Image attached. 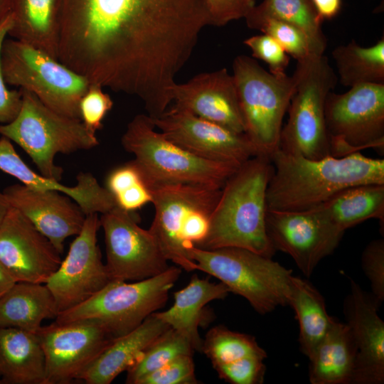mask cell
Here are the masks:
<instances>
[{"label":"cell","instance_id":"cell-32","mask_svg":"<svg viewBox=\"0 0 384 384\" xmlns=\"http://www.w3.org/2000/svg\"><path fill=\"white\" fill-rule=\"evenodd\" d=\"M272 17L299 29L306 37L311 54L324 55L327 41L311 0H263L245 18Z\"/></svg>","mask_w":384,"mask_h":384},{"label":"cell","instance_id":"cell-9","mask_svg":"<svg viewBox=\"0 0 384 384\" xmlns=\"http://www.w3.org/2000/svg\"><path fill=\"white\" fill-rule=\"evenodd\" d=\"M245 134L259 155L270 157L279 149L283 119L292 97L294 75H275L256 59L238 55L233 63Z\"/></svg>","mask_w":384,"mask_h":384},{"label":"cell","instance_id":"cell-14","mask_svg":"<svg viewBox=\"0 0 384 384\" xmlns=\"http://www.w3.org/2000/svg\"><path fill=\"white\" fill-rule=\"evenodd\" d=\"M100 228L97 213L86 215L65 258L46 283L58 314L84 302L112 281L97 245Z\"/></svg>","mask_w":384,"mask_h":384},{"label":"cell","instance_id":"cell-21","mask_svg":"<svg viewBox=\"0 0 384 384\" xmlns=\"http://www.w3.org/2000/svg\"><path fill=\"white\" fill-rule=\"evenodd\" d=\"M10 206L18 210L61 254L63 242L78 235L86 215L69 196L56 191L13 184L3 191Z\"/></svg>","mask_w":384,"mask_h":384},{"label":"cell","instance_id":"cell-24","mask_svg":"<svg viewBox=\"0 0 384 384\" xmlns=\"http://www.w3.org/2000/svg\"><path fill=\"white\" fill-rule=\"evenodd\" d=\"M62 0H13L7 36L58 60Z\"/></svg>","mask_w":384,"mask_h":384},{"label":"cell","instance_id":"cell-27","mask_svg":"<svg viewBox=\"0 0 384 384\" xmlns=\"http://www.w3.org/2000/svg\"><path fill=\"white\" fill-rule=\"evenodd\" d=\"M357 347L347 323L334 319L309 359L311 384H351Z\"/></svg>","mask_w":384,"mask_h":384},{"label":"cell","instance_id":"cell-42","mask_svg":"<svg viewBox=\"0 0 384 384\" xmlns=\"http://www.w3.org/2000/svg\"><path fill=\"white\" fill-rule=\"evenodd\" d=\"M209 25L223 26L245 18L255 6V0H203Z\"/></svg>","mask_w":384,"mask_h":384},{"label":"cell","instance_id":"cell-16","mask_svg":"<svg viewBox=\"0 0 384 384\" xmlns=\"http://www.w3.org/2000/svg\"><path fill=\"white\" fill-rule=\"evenodd\" d=\"M151 119L156 129L169 139L209 161L240 166L259 155L245 133L236 132L174 106Z\"/></svg>","mask_w":384,"mask_h":384},{"label":"cell","instance_id":"cell-4","mask_svg":"<svg viewBox=\"0 0 384 384\" xmlns=\"http://www.w3.org/2000/svg\"><path fill=\"white\" fill-rule=\"evenodd\" d=\"M121 142L151 188L187 183L223 188L239 167L199 157L156 130L148 114L136 115L127 124Z\"/></svg>","mask_w":384,"mask_h":384},{"label":"cell","instance_id":"cell-31","mask_svg":"<svg viewBox=\"0 0 384 384\" xmlns=\"http://www.w3.org/2000/svg\"><path fill=\"white\" fill-rule=\"evenodd\" d=\"M338 81L346 87L362 84H384V38L369 47L354 40L332 51Z\"/></svg>","mask_w":384,"mask_h":384},{"label":"cell","instance_id":"cell-12","mask_svg":"<svg viewBox=\"0 0 384 384\" xmlns=\"http://www.w3.org/2000/svg\"><path fill=\"white\" fill-rule=\"evenodd\" d=\"M101 215L105 265L112 280H143L169 267L156 239L139 225L134 213L116 206Z\"/></svg>","mask_w":384,"mask_h":384},{"label":"cell","instance_id":"cell-38","mask_svg":"<svg viewBox=\"0 0 384 384\" xmlns=\"http://www.w3.org/2000/svg\"><path fill=\"white\" fill-rule=\"evenodd\" d=\"M243 43L252 51V58L264 61L270 72L275 75L286 74L289 55L271 36L262 33L245 39Z\"/></svg>","mask_w":384,"mask_h":384},{"label":"cell","instance_id":"cell-46","mask_svg":"<svg viewBox=\"0 0 384 384\" xmlns=\"http://www.w3.org/2000/svg\"><path fill=\"white\" fill-rule=\"evenodd\" d=\"M12 1L13 0H0V23L11 14Z\"/></svg>","mask_w":384,"mask_h":384},{"label":"cell","instance_id":"cell-37","mask_svg":"<svg viewBox=\"0 0 384 384\" xmlns=\"http://www.w3.org/2000/svg\"><path fill=\"white\" fill-rule=\"evenodd\" d=\"M112 107L113 101L102 87L90 83L80 101V119L90 131L96 133L102 127V121Z\"/></svg>","mask_w":384,"mask_h":384},{"label":"cell","instance_id":"cell-39","mask_svg":"<svg viewBox=\"0 0 384 384\" xmlns=\"http://www.w3.org/2000/svg\"><path fill=\"white\" fill-rule=\"evenodd\" d=\"M361 266L370 282L371 296L380 306L384 301V239L372 240L363 250Z\"/></svg>","mask_w":384,"mask_h":384},{"label":"cell","instance_id":"cell-45","mask_svg":"<svg viewBox=\"0 0 384 384\" xmlns=\"http://www.w3.org/2000/svg\"><path fill=\"white\" fill-rule=\"evenodd\" d=\"M15 283V280L0 262V297L6 293Z\"/></svg>","mask_w":384,"mask_h":384},{"label":"cell","instance_id":"cell-25","mask_svg":"<svg viewBox=\"0 0 384 384\" xmlns=\"http://www.w3.org/2000/svg\"><path fill=\"white\" fill-rule=\"evenodd\" d=\"M229 293L228 288L222 282H211L193 275L186 287L174 293V302L169 309L154 314L186 337L194 350L201 351L203 340L198 328L203 321L204 309L209 302L223 299Z\"/></svg>","mask_w":384,"mask_h":384},{"label":"cell","instance_id":"cell-43","mask_svg":"<svg viewBox=\"0 0 384 384\" xmlns=\"http://www.w3.org/2000/svg\"><path fill=\"white\" fill-rule=\"evenodd\" d=\"M12 24L10 14L0 23V53L3 41ZM22 102L20 90H9L4 80L0 61V124H8L18 115Z\"/></svg>","mask_w":384,"mask_h":384},{"label":"cell","instance_id":"cell-20","mask_svg":"<svg viewBox=\"0 0 384 384\" xmlns=\"http://www.w3.org/2000/svg\"><path fill=\"white\" fill-rule=\"evenodd\" d=\"M343 302V314L357 347L351 384L384 383V322L379 305L354 280Z\"/></svg>","mask_w":384,"mask_h":384},{"label":"cell","instance_id":"cell-35","mask_svg":"<svg viewBox=\"0 0 384 384\" xmlns=\"http://www.w3.org/2000/svg\"><path fill=\"white\" fill-rule=\"evenodd\" d=\"M117 206L134 213L152 202L151 188L134 161L113 169L106 178V186Z\"/></svg>","mask_w":384,"mask_h":384},{"label":"cell","instance_id":"cell-15","mask_svg":"<svg viewBox=\"0 0 384 384\" xmlns=\"http://www.w3.org/2000/svg\"><path fill=\"white\" fill-rule=\"evenodd\" d=\"M266 233L272 247L289 255L306 277L338 245L344 233L315 209L287 211L267 209Z\"/></svg>","mask_w":384,"mask_h":384},{"label":"cell","instance_id":"cell-22","mask_svg":"<svg viewBox=\"0 0 384 384\" xmlns=\"http://www.w3.org/2000/svg\"><path fill=\"white\" fill-rule=\"evenodd\" d=\"M0 170L15 177L22 184L38 190L56 191L69 196L87 215L105 213L115 207L114 198L105 186H101L90 173L80 172L77 184L67 186L60 181L40 175L33 171L16 151L11 140L0 138Z\"/></svg>","mask_w":384,"mask_h":384},{"label":"cell","instance_id":"cell-26","mask_svg":"<svg viewBox=\"0 0 384 384\" xmlns=\"http://www.w3.org/2000/svg\"><path fill=\"white\" fill-rule=\"evenodd\" d=\"M46 365L36 334L0 328V381L2 384H45Z\"/></svg>","mask_w":384,"mask_h":384},{"label":"cell","instance_id":"cell-47","mask_svg":"<svg viewBox=\"0 0 384 384\" xmlns=\"http://www.w3.org/2000/svg\"><path fill=\"white\" fill-rule=\"evenodd\" d=\"M11 206L3 192H0V223L4 219Z\"/></svg>","mask_w":384,"mask_h":384},{"label":"cell","instance_id":"cell-19","mask_svg":"<svg viewBox=\"0 0 384 384\" xmlns=\"http://www.w3.org/2000/svg\"><path fill=\"white\" fill-rule=\"evenodd\" d=\"M174 106L198 117L245 133L233 75L226 68L198 74L172 90Z\"/></svg>","mask_w":384,"mask_h":384},{"label":"cell","instance_id":"cell-5","mask_svg":"<svg viewBox=\"0 0 384 384\" xmlns=\"http://www.w3.org/2000/svg\"><path fill=\"white\" fill-rule=\"evenodd\" d=\"M187 252L196 270L218 279L257 313L268 314L288 305L292 270L272 257L238 247L204 250L191 246Z\"/></svg>","mask_w":384,"mask_h":384},{"label":"cell","instance_id":"cell-8","mask_svg":"<svg viewBox=\"0 0 384 384\" xmlns=\"http://www.w3.org/2000/svg\"><path fill=\"white\" fill-rule=\"evenodd\" d=\"M181 273L178 266H169L158 275L132 283L112 280L84 302L59 313L55 321L92 320L114 338L123 336L166 304Z\"/></svg>","mask_w":384,"mask_h":384},{"label":"cell","instance_id":"cell-6","mask_svg":"<svg viewBox=\"0 0 384 384\" xmlns=\"http://www.w3.org/2000/svg\"><path fill=\"white\" fill-rule=\"evenodd\" d=\"M19 90L22 95L20 111L10 123L0 124V134L20 146L41 175L60 181L63 169L55 164L56 154L95 147L99 144L95 133L81 119L60 114L32 92Z\"/></svg>","mask_w":384,"mask_h":384},{"label":"cell","instance_id":"cell-2","mask_svg":"<svg viewBox=\"0 0 384 384\" xmlns=\"http://www.w3.org/2000/svg\"><path fill=\"white\" fill-rule=\"evenodd\" d=\"M270 159L273 171L267 190L270 210H309L346 188L384 183V159L360 152L311 159L278 149Z\"/></svg>","mask_w":384,"mask_h":384},{"label":"cell","instance_id":"cell-1","mask_svg":"<svg viewBox=\"0 0 384 384\" xmlns=\"http://www.w3.org/2000/svg\"><path fill=\"white\" fill-rule=\"evenodd\" d=\"M207 26L203 0H62L58 60L156 117Z\"/></svg>","mask_w":384,"mask_h":384},{"label":"cell","instance_id":"cell-18","mask_svg":"<svg viewBox=\"0 0 384 384\" xmlns=\"http://www.w3.org/2000/svg\"><path fill=\"white\" fill-rule=\"evenodd\" d=\"M222 188L176 183L151 188L154 218L149 230L156 239L166 258L187 272L196 270L181 239L183 225L190 213L208 202L218 201Z\"/></svg>","mask_w":384,"mask_h":384},{"label":"cell","instance_id":"cell-34","mask_svg":"<svg viewBox=\"0 0 384 384\" xmlns=\"http://www.w3.org/2000/svg\"><path fill=\"white\" fill-rule=\"evenodd\" d=\"M193 351L188 339L170 327L161 334L127 369L126 383L138 384L142 378L172 360L181 355L193 354Z\"/></svg>","mask_w":384,"mask_h":384},{"label":"cell","instance_id":"cell-44","mask_svg":"<svg viewBox=\"0 0 384 384\" xmlns=\"http://www.w3.org/2000/svg\"><path fill=\"white\" fill-rule=\"evenodd\" d=\"M311 2L322 21L334 18L342 4L341 0H311Z\"/></svg>","mask_w":384,"mask_h":384},{"label":"cell","instance_id":"cell-41","mask_svg":"<svg viewBox=\"0 0 384 384\" xmlns=\"http://www.w3.org/2000/svg\"><path fill=\"white\" fill-rule=\"evenodd\" d=\"M193 354L181 355L142 378L138 384H196Z\"/></svg>","mask_w":384,"mask_h":384},{"label":"cell","instance_id":"cell-40","mask_svg":"<svg viewBox=\"0 0 384 384\" xmlns=\"http://www.w3.org/2000/svg\"><path fill=\"white\" fill-rule=\"evenodd\" d=\"M265 359L250 356L214 369L221 379L232 384H261L266 372Z\"/></svg>","mask_w":384,"mask_h":384},{"label":"cell","instance_id":"cell-17","mask_svg":"<svg viewBox=\"0 0 384 384\" xmlns=\"http://www.w3.org/2000/svg\"><path fill=\"white\" fill-rule=\"evenodd\" d=\"M61 262L51 242L11 206L0 223V262L15 282L46 284Z\"/></svg>","mask_w":384,"mask_h":384},{"label":"cell","instance_id":"cell-30","mask_svg":"<svg viewBox=\"0 0 384 384\" xmlns=\"http://www.w3.org/2000/svg\"><path fill=\"white\" fill-rule=\"evenodd\" d=\"M288 305L299 323L300 349L309 359L325 336L334 318L326 311L325 300L308 280L292 276Z\"/></svg>","mask_w":384,"mask_h":384},{"label":"cell","instance_id":"cell-36","mask_svg":"<svg viewBox=\"0 0 384 384\" xmlns=\"http://www.w3.org/2000/svg\"><path fill=\"white\" fill-rule=\"evenodd\" d=\"M247 26L274 38L297 61L311 54L309 41L297 27L272 17L246 18Z\"/></svg>","mask_w":384,"mask_h":384},{"label":"cell","instance_id":"cell-23","mask_svg":"<svg viewBox=\"0 0 384 384\" xmlns=\"http://www.w3.org/2000/svg\"><path fill=\"white\" fill-rule=\"evenodd\" d=\"M169 328L153 313L130 332L114 338L80 374L78 380L87 384L111 383L121 373L127 370Z\"/></svg>","mask_w":384,"mask_h":384},{"label":"cell","instance_id":"cell-33","mask_svg":"<svg viewBox=\"0 0 384 384\" xmlns=\"http://www.w3.org/2000/svg\"><path fill=\"white\" fill-rule=\"evenodd\" d=\"M201 352L210 359L213 368L250 356L267 358L266 351L254 336L223 326H215L208 331Z\"/></svg>","mask_w":384,"mask_h":384},{"label":"cell","instance_id":"cell-29","mask_svg":"<svg viewBox=\"0 0 384 384\" xmlns=\"http://www.w3.org/2000/svg\"><path fill=\"white\" fill-rule=\"evenodd\" d=\"M315 209L338 230H346L368 219L384 228V183H366L346 188Z\"/></svg>","mask_w":384,"mask_h":384},{"label":"cell","instance_id":"cell-28","mask_svg":"<svg viewBox=\"0 0 384 384\" xmlns=\"http://www.w3.org/2000/svg\"><path fill=\"white\" fill-rule=\"evenodd\" d=\"M58 314L46 284L16 282L0 297V328L14 327L36 333L45 319Z\"/></svg>","mask_w":384,"mask_h":384},{"label":"cell","instance_id":"cell-13","mask_svg":"<svg viewBox=\"0 0 384 384\" xmlns=\"http://www.w3.org/2000/svg\"><path fill=\"white\" fill-rule=\"evenodd\" d=\"M45 357V384H68L115 338L92 320L65 323L55 321L36 333Z\"/></svg>","mask_w":384,"mask_h":384},{"label":"cell","instance_id":"cell-48","mask_svg":"<svg viewBox=\"0 0 384 384\" xmlns=\"http://www.w3.org/2000/svg\"><path fill=\"white\" fill-rule=\"evenodd\" d=\"M0 384H2L1 381H0Z\"/></svg>","mask_w":384,"mask_h":384},{"label":"cell","instance_id":"cell-10","mask_svg":"<svg viewBox=\"0 0 384 384\" xmlns=\"http://www.w3.org/2000/svg\"><path fill=\"white\" fill-rule=\"evenodd\" d=\"M0 61L6 85L26 90L53 110L80 119V101L90 84L85 77L14 38L3 41Z\"/></svg>","mask_w":384,"mask_h":384},{"label":"cell","instance_id":"cell-3","mask_svg":"<svg viewBox=\"0 0 384 384\" xmlns=\"http://www.w3.org/2000/svg\"><path fill=\"white\" fill-rule=\"evenodd\" d=\"M273 171L270 157L257 155L243 162L223 185L210 228L197 247H238L272 257L266 233L267 190Z\"/></svg>","mask_w":384,"mask_h":384},{"label":"cell","instance_id":"cell-7","mask_svg":"<svg viewBox=\"0 0 384 384\" xmlns=\"http://www.w3.org/2000/svg\"><path fill=\"white\" fill-rule=\"evenodd\" d=\"M295 89L282 128L279 149L307 159L331 156L324 103L338 78L324 55L310 54L297 61Z\"/></svg>","mask_w":384,"mask_h":384},{"label":"cell","instance_id":"cell-11","mask_svg":"<svg viewBox=\"0 0 384 384\" xmlns=\"http://www.w3.org/2000/svg\"><path fill=\"white\" fill-rule=\"evenodd\" d=\"M324 115L331 156L373 149L384 152V84H362L328 93Z\"/></svg>","mask_w":384,"mask_h":384}]
</instances>
